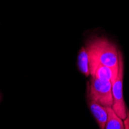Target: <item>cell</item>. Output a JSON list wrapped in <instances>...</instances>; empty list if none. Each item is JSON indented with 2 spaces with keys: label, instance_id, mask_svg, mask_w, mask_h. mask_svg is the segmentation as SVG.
Instances as JSON below:
<instances>
[{
  "label": "cell",
  "instance_id": "cell-1",
  "mask_svg": "<svg viewBox=\"0 0 129 129\" xmlns=\"http://www.w3.org/2000/svg\"><path fill=\"white\" fill-rule=\"evenodd\" d=\"M86 50L89 56L101 64L114 70H118L119 50L116 46L104 37L92 38L87 43Z\"/></svg>",
  "mask_w": 129,
  "mask_h": 129
},
{
  "label": "cell",
  "instance_id": "cell-2",
  "mask_svg": "<svg viewBox=\"0 0 129 129\" xmlns=\"http://www.w3.org/2000/svg\"><path fill=\"white\" fill-rule=\"evenodd\" d=\"M123 74H124V62L121 53L118 54V70L115 79L111 81V91L113 96L112 109L122 120H124L127 116V108L123 97Z\"/></svg>",
  "mask_w": 129,
  "mask_h": 129
},
{
  "label": "cell",
  "instance_id": "cell-3",
  "mask_svg": "<svg viewBox=\"0 0 129 129\" xmlns=\"http://www.w3.org/2000/svg\"><path fill=\"white\" fill-rule=\"evenodd\" d=\"M88 97L104 107L111 108L113 105L111 82L91 77Z\"/></svg>",
  "mask_w": 129,
  "mask_h": 129
},
{
  "label": "cell",
  "instance_id": "cell-4",
  "mask_svg": "<svg viewBox=\"0 0 129 129\" xmlns=\"http://www.w3.org/2000/svg\"><path fill=\"white\" fill-rule=\"evenodd\" d=\"M88 104H89L90 110L93 114V115L94 116L98 126L100 127L101 129H104V126L108 119L107 108L98 103L97 101L92 100L89 97H88Z\"/></svg>",
  "mask_w": 129,
  "mask_h": 129
},
{
  "label": "cell",
  "instance_id": "cell-5",
  "mask_svg": "<svg viewBox=\"0 0 129 129\" xmlns=\"http://www.w3.org/2000/svg\"><path fill=\"white\" fill-rule=\"evenodd\" d=\"M107 111L108 119L104 129H124L122 119L115 114L112 108H107Z\"/></svg>",
  "mask_w": 129,
  "mask_h": 129
},
{
  "label": "cell",
  "instance_id": "cell-6",
  "mask_svg": "<svg viewBox=\"0 0 129 129\" xmlns=\"http://www.w3.org/2000/svg\"><path fill=\"white\" fill-rule=\"evenodd\" d=\"M77 67L80 71L86 77H89V57L88 53L85 47H82L78 53L77 57Z\"/></svg>",
  "mask_w": 129,
  "mask_h": 129
},
{
  "label": "cell",
  "instance_id": "cell-7",
  "mask_svg": "<svg viewBox=\"0 0 129 129\" xmlns=\"http://www.w3.org/2000/svg\"><path fill=\"white\" fill-rule=\"evenodd\" d=\"M124 129H129V110L128 109H127L126 118L124 120Z\"/></svg>",
  "mask_w": 129,
  "mask_h": 129
},
{
  "label": "cell",
  "instance_id": "cell-8",
  "mask_svg": "<svg viewBox=\"0 0 129 129\" xmlns=\"http://www.w3.org/2000/svg\"><path fill=\"white\" fill-rule=\"evenodd\" d=\"M0 100H1V95H0Z\"/></svg>",
  "mask_w": 129,
  "mask_h": 129
}]
</instances>
